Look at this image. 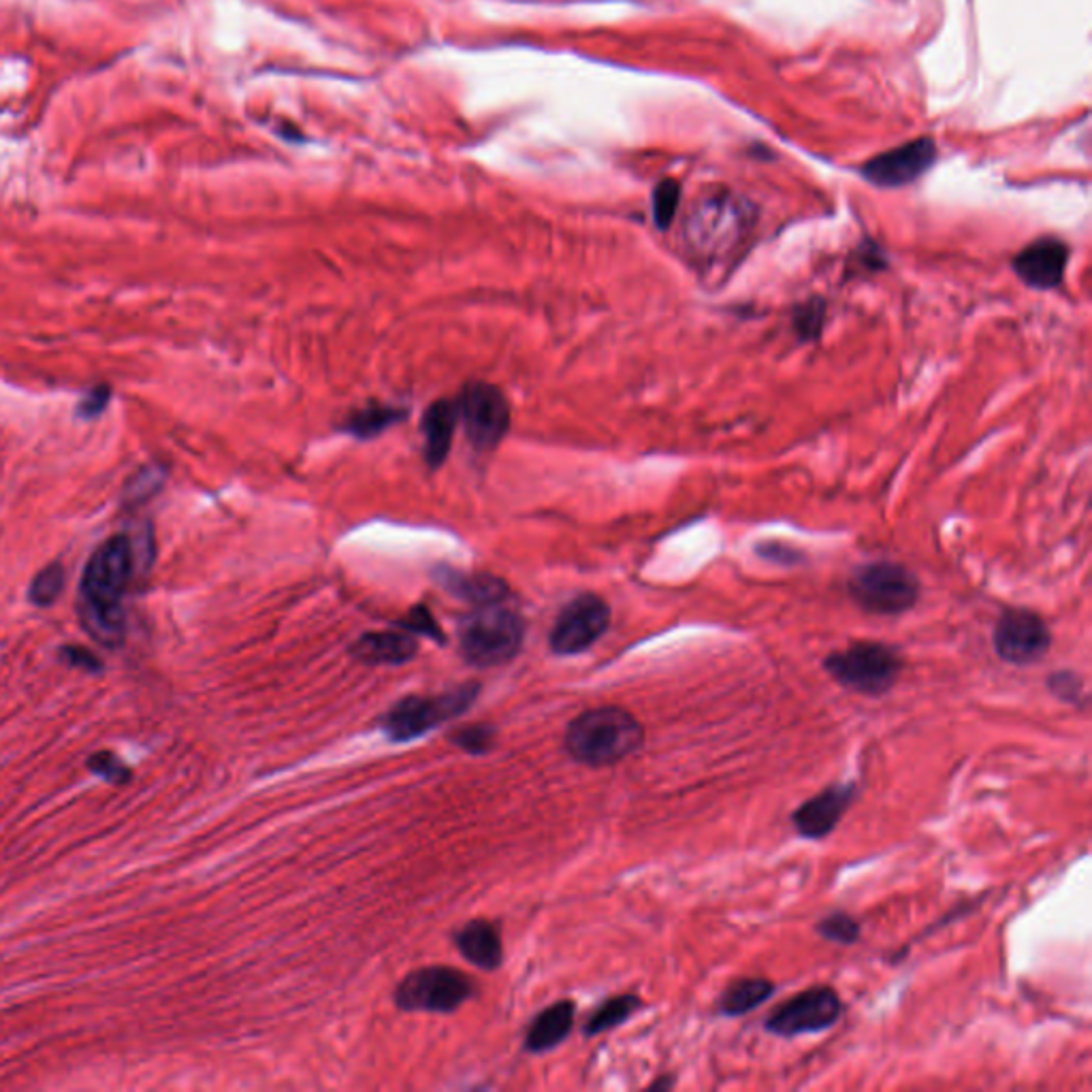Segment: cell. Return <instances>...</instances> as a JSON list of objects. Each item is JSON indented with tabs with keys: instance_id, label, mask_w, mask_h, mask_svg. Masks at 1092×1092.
I'll list each match as a JSON object with an SVG mask.
<instances>
[{
	"instance_id": "cell-12",
	"label": "cell",
	"mask_w": 1092,
	"mask_h": 1092,
	"mask_svg": "<svg viewBox=\"0 0 1092 1092\" xmlns=\"http://www.w3.org/2000/svg\"><path fill=\"white\" fill-rule=\"evenodd\" d=\"M608 626V604L594 594H582L559 612L551 632V647L559 655L582 653L604 636Z\"/></svg>"
},
{
	"instance_id": "cell-15",
	"label": "cell",
	"mask_w": 1092,
	"mask_h": 1092,
	"mask_svg": "<svg viewBox=\"0 0 1092 1092\" xmlns=\"http://www.w3.org/2000/svg\"><path fill=\"white\" fill-rule=\"evenodd\" d=\"M855 798V784H843V786H830L817 796L802 802L792 813V824L796 832L802 839H824L828 837L841 817L847 813Z\"/></svg>"
},
{
	"instance_id": "cell-30",
	"label": "cell",
	"mask_w": 1092,
	"mask_h": 1092,
	"mask_svg": "<svg viewBox=\"0 0 1092 1092\" xmlns=\"http://www.w3.org/2000/svg\"><path fill=\"white\" fill-rule=\"evenodd\" d=\"M495 732L489 726H465L459 728L453 736L455 745L465 749L467 754H485L493 745Z\"/></svg>"
},
{
	"instance_id": "cell-5",
	"label": "cell",
	"mask_w": 1092,
	"mask_h": 1092,
	"mask_svg": "<svg viewBox=\"0 0 1092 1092\" xmlns=\"http://www.w3.org/2000/svg\"><path fill=\"white\" fill-rule=\"evenodd\" d=\"M847 594L865 612L894 617L918 604L920 580L901 564L871 562L851 572Z\"/></svg>"
},
{
	"instance_id": "cell-16",
	"label": "cell",
	"mask_w": 1092,
	"mask_h": 1092,
	"mask_svg": "<svg viewBox=\"0 0 1092 1092\" xmlns=\"http://www.w3.org/2000/svg\"><path fill=\"white\" fill-rule=\"evenodd\" d=\"M457 420H459V404L451 400L436 402L425 412V418H422L425 457H427V463L432 467H438L446 459Z\"/></svg>"
},
{
	"instance_id": "cell-27",
	"label": "cell",
	"mask_w": 1092,
	"mask_h": 1092,
	"mask_svg": "<svg viewBox=\"0 0 1092 1092\" xmlns=\"http://www.w3.org/2000/svg\"><path fill=\"white\" fill-rule=\"evenodd\" d=\"M679 203H681L679 182L675 180L659 182L653 192V220L661 230H666L673 224Z\"/></svg>"
},
{
	"instance_id": "cell-1",
	"label": "cell",
	"mask_w": 1092,
	"mask_h": 1092,
	"mask_svg": "<svg viewBox=\"0 0 1092 1092\" xmlns=\"http://www.w3.org/2000/svg\"><path fill=\"white\" fill-rule=\"evenodd\" d=\"M137 574L133 544L127 536H113L92 553L80 582V617L88 634L105 645L120 647L127 634L125 596Z\"/></svg>"
},
{
	"instance_id": "cell-10",
	"label": "cell",
	"mask_w": 1092,
	"mask_h": 1092,
	"mask_svg": "<svg viewBox=\"0 0 1092 1092\" xmlns=\"http://www.w3.org/2000/svg\"><path fill=\"white\" fill-rule=\"evenodd\" d=\"M470 997L472 982L448 966L414 971L398 990V1003L408 1011H453Z\"/></svg>"
},
{
	"instance_id": "cell-32",
	"label": "cell",
	"mask_w": 1092,
	"mask_h": 1092,
	"mask_svg": "<svg viewBox=\"0 0 1092 1092\" xmlns=\"http://www.w3.org/2000/svg\"><path fill=\"white\" fill-rule=\"evenodd\" d=\"M758 555L764 557V559H770V562H776L782 566H794L802 559V553L792 549L790 544H784V542H766V544H758Z\"/></svg>"
},
{
	"instance_id": "cell-28",
	"label": "cell",
	"mask_w": 1092,
	"mask_h": 1092,
	"mask_svg": "<svg viewBox=\"0 0 1092 1092\" xmlns=\"http://www.w3.org/2000/svg\"><path fill=\"white\" fill-rule=\"evenodd\" d=\"M165 483V470L159 465H147V467H141V470L127 483V489H125V503L129 506H137V503H143L145 499H149L156 491H159Z\"/></svg>"
},
{
	"instance_id": "cell-20",
	"label": "cell",
	"mask_w": 1092,
	"mask_h": 1092,
	"mask_svg": "<svg viewBox=\"0 0 1092 1092\" xmlns=\"http://www.w3.org/2000/svg\"><path fill=\"white\" fill-rule=\"evenodd\" d=\"M774 994V984L766 978H740L732 982L717 1001V1011L726 1018H740L758 1009Z\"/></svg>"
},
{
	"instance_id": "cell-11",
	"label": "cell",
	"mask_w": 1092,
	"mask_h": 1092,
	"mask_svg": "<svg viewBox=\"0 0 1092 1092\" xmlns=\"http://www.w3.org/2000/svg\"><path fill=\"white\" fill-rule=\"evenodd\" d=\"M459 416L465 422L467 440L479 451L493 448L509 432L511 408L499 388L487 382H474L463 391Z\"/></svg>"
},
{
	"instance_id": "cell-29",
	"label": "cell",
	"mask_w": 1092,
	"mask_h": 1092,
	"mask_svg": "<svg viewBox=\"0 0 1092 1092\" xmlns=\"http://www.w3.org/2000/svg\"><path fill=\"white\" fill-rule=\"evenodd\" d=\"M88 770L105 779L107 784L125 786L131 779V768L111 752H99L88 758Z\"/></svg>"
},
{
	"instance_id": "cell-31",
	"label": "cell",
	"mask_w": 1092,
	"mask_h": 1092,
	"mask_svg": "<svg viewBox=\"0 0 1092 1092\" xmlns=\"http://www.w3.org/2000/svg\"><path fill=\"white\" fill-rule=\"evenodd\" d=\"M1047 687H1049V691L1055 693L1059 700L1069 702V705H1077V702L1084 700L1082 681H1080V677H1077L1075 673H1071V671H1063V673L1049 675V679H1047Z\"/></svg>"
},
{
	"instance_id": "cell-17",
	"label": "cell",
	"mask_w": 1092,
	"mask_h": 1092,
	"mask_svg": "<svg viewBox=\"0 0 1092 1092\" xmlns=\"http://www.w3.org/2000/svg\"><path fill=\"white\" fill-rule=\"evenodd\" d=\"M353 655L367 664H404L416 655V643L404 632H374L353 645Z\"/></svg>"
},
{
	"instance_id": "cell-35",
	"label": "cell",
	"mask_w": 1092,
	"mask_h": 1092,
	"mask_svg": "<svg viewBox=\"0 0 1092 1092\" xmlns=\"http://www.w3.org/2000/svg\"><path fill=\"white\" fill-rule=\"evenodd\" d=\"M402 626L410 632H418V634H427L432 638H438L442 640V634H440V628L436 626V621L432 619V615H429L425 608H414L412 615L402 623Z\"/></svg>"
},
{
	"instance_id": "cell-21",
	"label": "cell",
	"mask_w": 1092,
	"mask_h": 1092,
	"mask_svg": "<svg viewBox=\"0 0 1092 1092\" xmlns=\"http://www.w3.org/2000/svg\"><path fill=\"white\" fill-rule=\"evenodd\" d=\"M444 584L451 594L479 606L501 602L506 596V584L493 576H465L457 572H446Z\"/></svg>"
},
{
	"instance_id": "cell-14",
	"label": "cell",
	"mask_w": 1092,
	"mask_h": 1092,
	"mask_svg": "<svg viewBox=\"0 0 1092 1092\" xmlns=\"http://www.w3.org/2000/svg\"><path fill=\"white\" fill-rule=\"evenodd\" d=\"M1071 250L1059 238H1041L1029 244L1013 258V271L1031 289L1052 291L1065 280Z\"/></svg>"
},
{
	"instance_id": "cell-3",
	"label": "cell",
	"mask_w": 1092,
	"mask_h": 1092,
	"mask_svg": "<svg viewBox=\"0 0 1092 1092\" xmlns=\"http://www.w3.org/2000/svg\"><path fill=\"white\" fill-rule=\"evenodd\" d=\"M523 640V621L521 617L495 604H483L474 612L461 621L459 628V647L465 661L479 666L491 668L499 666L517 655Z\"/></svg>"
},
{
	"instance_id": "cell-24",
	"label": "cell",
	"mask_w": 1092,
	"mask_h": 1092,
	"mask_svg": "<svg viewBox=\"0 0 1092 1092\" xmlns=\"http://www.w3.org/2000/svg\"><path fill=\"white\" fill-rule=\"evenodd\" d=\"M64 582H66L64 568L60 564H50L32 578L30 590H28V600L34 606H42V608L52 606L64 592Z\"/></svg>"
},
{
	"instance_id": "cell-19",
	"label": "cell",
	"mask_w": 1092,
	"mask_h": 1092,
	"mask_svg": "<svg viewBox=\"0 0 1092 1092\" xmlns=\"http://www.w3.org/2000/svg\"><path fill=\"white\" fill-rule=\"evenodd\" d=\"M572 1022H574V1005L568 1001L544 1009L534 1020L531 1029L527 1031V1039H525L527 1049L546 1052V1049L555 1047L568 1037V1033L572 1031Z\"/></svg>"
},
{
	"instance_id": "cell-7",
	"label": "cell",
	"mask_w": 1092,
	"mask_h": 1092,
	"mask_svg": "<svg viewBox=\"0 0 1092 1092\" xmlns=\"http://www.w3.org/2000/svg\"><path fill=\"white\" fill-rule=\"evenodd\" d=\"M843 1016V1001L830 986H813L779 1005L766 1018L764 1029L776 1037L794 1039L798 1035L832 1029Z\"/></svg>"
},
{
	"instance_id": "cell-6",
	"label": "cell",
	"mask_w": 1092,
	"mask_h": 1092,
	"mask_svg": "<svg viewBox=\"0 0 1092 1092\" xmlns=\"http://www.w3.org/2000/svg\"><path fill=\"white\" fill-rule=\"evenodd\" d=\"M752 226V210L728 192L698 203L689 220L691 246L707 256L721 254L736 246Z\"/></svg>"
},
{
	"instance_id": "cell-13",
	"label": "cell",
	"mask_w": 1092,
	"mask_h": 1092,
	"mask_svg": "<svg viewBox=\"0 0 1092 1092\" xmlns=\"http://www.w3.org/2000/svg\"><path fill=\"white\" fill-rule=\"evenodd\" d=\"M937 161V145L932 139H916L888 149L863 167L865 180L881 188H901L916 182Z\"/></svg>"
},
{
	"instance_id": "cell-34",
	"label": "cell",
	"mask_w": 1092,
	"mask_h": 1092,
	"mask_svg": "<svg viewBox=\"0 0 1092 1092\" xmlns=\"http://www.w3.org/2000/svg\"><path fill=\"white\" fill-rule=\"evenodd\" d=\"M109 398H111L109 386H105V384L94 386L92 391H88V393L82 398L80 406H77V414H80L82 418H97V416L107 408Z\"/></svg>"
},
{
	"instance_id": "cell-4",
	"label": "cell",
	"mask_w": 1092,
	"mask_h": 1092,
	"mask_svg": "<svg viewBox=\"0 0 1092 1092\" xmlns=\"http://www.w3.org/2000/svg\"><path fill=\"white\" fill-rule=\"evenodd\" d=\"M905 668V659L896 647L885 643L861 640L824 659V671L845 689L863 695L888 693Z\"/></svg>"
},
{
	"instance_id": "cell-9",
	"label": "cell",
	"mask_w": 1092,
	"mask_h": 1092,
	"mask_svg": "<svg viewBox=\"0 0 1092 1092\" xmlns=\"http://www.w3.org/2000/svg\"><path fill=\"white\" fill-rule=\"evenodd\" d=\"M992 645L1007 664L1031 666L1047 655L1052 634L1047 623L1035 610L1007 608L997 621Z\"/></svg>"
},
{
	"instance_id": "cell-26",
	"label": "cell",
	"mask_w": 1092,
	"mask_h": 1092,
	"mask_svg": "<svg viewBox=\"0 0 1092 1092\" xmlns=\"http://www.w3.org/2000/svg\"><path fill=\"white\" fill-rule=\"evenodd\" d=\"M815 930L822 934L826 941H835L841 946H853L857 939H861V932H863L861 922L845 911H835L822 918L817 922Z\"/></svg>"
},
{
	"instance_id": "cell-22",
	"label": "cell",
	"mask_w": 1092,
	"mask_h": 1092,
	"mask_svg": "<svg viewBox=\"0 0 1092 1092\" xmlns=\"http://www.w3.org/2000/svg\"><path fill=\"white\" fill-rule=\"evenodd\" d=\"M638 1009H640V999L634 994H621V997L608 999L594 1011V1016L588 1020V1029H584V1033L598 1035V1033L610 1031L626 1022Z\"/></svg>"
},
{
	"instance_id": "cell-25",
	"label": "cell",
	"mask_w": 1092,
	"mask_h": 1092,
	"mask_svg": "<svg viewBox=\"0 0 1092 1092\" xmlns=\"http://www.w3.org/2000/svg\"><path fill=\"white\" fill-rule=\"evenodd\" d=\"M406 412L400 408H388V406H370L361 412H357L353 418L348 420V429L361 438H372L380 434L382 429L391 427L393 422L402 420Z\"/></svg>"
},
{
	"instance_id": "cell-33",
	"label": "cell",
	"mask_w": 1092,
	"mask_h": 1092,
	"mask_svg": "<svg viewBox=\"0 0 1092 1092\" xmlns=\"http://www.w3.org/2000/svg\"><path fill=\"white\" fill-rule=\"evenodd\" d=\"M60 655H62V659L66 661V664L73 666V668H82L86 673H101L103 671L101 659L92 651H88L84 647H62Z\"/></svg>"
},
{
	"instance_id": "cell-2",
	"label": "cell",
	"mask_w": 1092,
	"mask_h": 1092,
	"mask_svg": "<svg viewBox=\"0 0 1092 1092\" xmlns=\"http://www.w3.org/2000/svg\"><path fill=\"white\" fill-rule=\"evenodd\" d=\"M645 743L640 721L619 707H600L576 717L566 734L568 754L584 766H612Z\"/></svg>"
},
{
	"instance_id": "cell-18",
	"label": "cell",
	"mask_w": 1092,
	"mask_h": 1092,
	"mask_svg": "<svg viewBox=\"0 0 1092 1092\" xmlns=\"http://www.w3.org/2000/svg\"><path fill=\"white\" fill-rule=\"evenodd\" d=\"M457 948L472 964L497 968L501 962V944L497 930L483 920L470 922L457 934Z\"/></svg>"
},
{
	"instance_id": "cell-8",
	"label": "cell",
	"mask_w": 1092,
	"mask_h": 1092,
	"mask_svg": "<svg viewBox=\"0 0 1092 1092\" xmlns=\"http://www.w3.org/2000/svg\"><path fill=\"white\" fill-rule=\"evenodd\" d=\"M476 687H459L436 698H406L386 713L384 732L393 740H410L422 736L453 715L463 713L474 702Z\"/></svg>"
},
{
	"instance_id": "cell-23",
	"label": "cell",
	"mask_w": 1092,
	"mask_h": 1092,
	"mask_svg": "<svg viewBox=\"0 0 1092 1092\" xmlns=\"http://www.w3.org/2000/svg\"><path fill=\"white\" fill-rule=\"evenodd\" d=\"M794 331L800 342H815L824 331L826 323V301L822 297H811L804 303H798L792 315Z\"/></svg>"
}]
</instances>
